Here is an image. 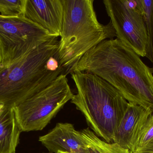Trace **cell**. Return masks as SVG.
I'll return each instance as SVG.
<instances>
[{
	"instance_id": "cell-1",
	"label": "cell",
	"mask_w": 153,
	"mask_h": 153,
	"mask_svg": "<svg viewBox=\"0 0 153 153\" xmlns=\"http://www.w3.org/2000/svg\"><path fill=\"white\" fill-rule=\"evenodd\" d=\"M95 75L120 93L128 103L153 113V73L132 49L117 38L106 40L87 52L70 72Z\"/></svg>"
},
{
	"instance_id": "cell-7",
	"label": "cell",
	"mask_w": 153,
	"mask_h": 153,
	"mask_svg": "<svg viewBox=\"0 0 153 153\" xmlns=\"http://www.w3.org/2000/svg\"><path fill=\"white\" fill-rule=\"evenodd\" d=\"M103 3L116 38L153 63V49L139 0H104Z\"/></svg>"
},
{
	"instance_id": "cell-12",
	"label": "cell",
	"mask_w": 153,
	"mask_h": 153,
	"mask_svg": "<svg viewBox=\"0 0 153 153\" xmlns=\"http://www.w3.org/2000/svg\"><path fill=\"white\" fill-rule=\"evenodd\" d=\"M87 143L89 153H132L116 143H108L101 140L89 128L81 132Z\"/></svg>"
},
{
	"instance_id": "cell-17",
	"label": "cell",
	"mask_w": 153,
	"mask_h": 153,
	"mask_svg": "<svg viewBox=\"0 0 153 153\" xmlns=\"http://www.w3.org/2000/svg\"><path fill=\"white\" fill-rule=\"evenodd\" d=\"M152 72H153V67H152Z\"/></svg>"
},
{
	"instance_id": "cell-5",
	"label": "cell",
	"mask_w": 153,
	"mask_h": 153,
	"mask_svg": "<svg viewBox=\"0 0 153 153\" xmlns=\"http://www.w3.org/2000/svg\"><path fill=\"white\" fill-rule=\"evenodd\" d=\"M74 94L65 74L13 108L22 132L41 131L50 123Z\"/></svg>"
},
{
	"instance_id": "cell-15",
	"label": "cell",
	"mask_w": 153,
	"mask_h": 153,
	"mask_svg": "<svg viewBox=\"0 0 153 153\" xmlns=\"http://www.w3.org/2000/svg\"><path fill=\"white\" fill-rule=\"evenodd\" d=\"M133 153H153V140Z\"/></svg>"
},
{
	"instance_id": "cell-6",
	"label": "cell",
	"mask_w": 153,
	"mask_h": 153,
	"mask_svg": "<svg viewBox=\"0 0 153 153\" xmlns=\"http://www.w3.org/2000/svg\"><path fill=\"white\" fill-rule=\"evenodd\" d=\"M56 39L57 37L23 15L0 14V68L8 67Z\"/></svg>"
},
{
	"instance_id": "cell-13",
	"label": "cell",
	"mask_w": 153,
	"mask_h": 153,
	"mask_svg": "<svg viewBox=\"0 0 153 153\" xmlns=\"http://www.w3.org/2000/svg\"><path fill=\"white\" fill-rule=\"evenodd\" d=\"M153 140V113L147 119L138 132L131 150L133 153Z\"/></svg>"
},
{
	"instance_id": "cell-14",
	"label": "cell",
	"mask_w": 153,
	"mask_h": 153,
	"mask_svg": "<svg viewBox=\"0 0 153 153\" xmlns=\"http://www.w3.org/2000/svg\"><path fill=\"white\" fill-rule=\"evenodd\" d=\"M26 0H0L1 14L6 16H24Z\"/></svg>"
},
{
	"instance_id": "cell-4",
	"label": "cell",
	"mask_w": 153,
	"mask_h": 153,
	"mask_svg": "<svg viewBox=\"0 0 153 153\" xmlns=\"http://www.w3.org/2000/svg\"><path fill=\"white\" fill-rule=\"evenodd\" d=\"M62 24L56 58L65 72L71 69L87 52L106 40L116 37L110 22H99L94 0H62Z\"/></svg>"
},
{
	"instance_id": "cell-9",
	"label": "cell",
	"mask_w": 153,
	"mask_h": 153,
	"mask_svg": "<svg viewBox=\"0 0 153 153\" xmlns=\"http://www.w3.org/2000/svg\"><path fill=\"white\" fill-rule=\"evenodd\" d=\"M39 140L50 153H89L82 133L75 130L70 123H57Z\"/></svg>"
},
{
	"instance_id": "cell-2",
	"label": "cell",
	"mask_w": 153,
	"mask_h": 153,
	"mask_svg": "<svg viewBox=\"0 0 153 153\" xmlns=\"http://www.w3.org/2000/svg\"><path fill=\"white\" fill-rule=\"evenodd\" d=\"M59 41L51 40L8 67L0 68V106L14 108L46 88L64 69L55 57Z\"/></svg>"
},
{
	"instance_id": "cell-11",
	"label": "cell",
	"mask_w": 153,
	"mask_h": 153,
	"mask_svg": "<svg viewBox=\"0 0 153 153\" xmlns=\"http://www.w3.org/2000/svg\"><path fill=\"white\" fill-rule=\"evenodd\" d=\"M22 132L13 108L3 107L0 111V153H15Z\"/></svg>"
},
{
	"instance_id": "cell-3",
	"label": "cell",
	"mask_w": 153,
	"mask_h": 153,
	"mask_svg": "<svg viewBox=\"0 0 153 153\" xmlns=\"http://www.w3.org/2000/svg\"><path fill=\"white\" fill-rule=\"evenodd\" d=\"M71 75L76 89L71 102L82 113L96 135L107 143H113L128 102L116 88L95 75L78 72Z\"/></svg>"
},
{
	"instance_id": "cell-10",
	"label": "cell",
	"mask_w": 153,
	"mask_h": 153,
	"mask_svg": "<svg viewBox=\"0 0 153 153\" xmlns=\"http://www.w3.org/2000/svg\"><path fill=\"white\" fill-rule=\"evenodd\" d=\"M152 114V111L141 106L128 103L114 135L113 143L131 152L138 132Z\"/></svg>"
},
{
	"instance_id": "cell-19",
	"label": "cell",
	"mask_w": 153,
	"mask_h": 153,
	"mask_svg": "<svg viewBox=\"0 0 153 153\" xmlns=\"http://www.w3.org/2000/svg\"></svg>"
},
{
	"instance_id": "cell-8",
	"label": "cell",
	"mask_w": 153,
	"mask_h": 153,
	"mask_svg": "<svg viewBox=\"0 0 153 153\" xmlns=\"http://www.w3.org/2000/svg\"><path fill=\"white\" fill-rule=\"evenodd\" d=\"M63 15L62 0H26L24 16L58 38Z\"/></svg>"
},
{
	"instance_id": "cell-16",
	"label": "cell",
	"mask_w": 153,
	"mask_h": 153,
	"mask_svg": "<svg viewBox=\"0 0 153 153\" xmlns=\"http://www.w3.org/2000/svg\"><path fill=\"white\" fill-rule=\"evenodd\" d=\"M2 107H1V106H0V111H1V109H2Z\"/></svg>"
},
{
	"instance_id": "cell-18",
	"label": "cell",
	"mask_w": 153,
	"mask_h": 153,
	"mask_svg": "<svg viewBox=\"0 0 153 153\" xmlns=\"http://www.w3.org/2000/svg\"><path fill=\"white\" fill-rule=\"evenodd\" d=\"M57 153H64L61 152H58Z\"/></svg>"
}]
</instances>
